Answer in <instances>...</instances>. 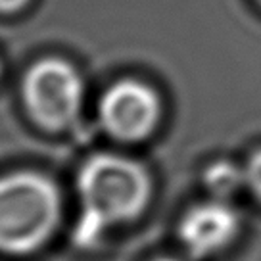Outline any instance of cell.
Instances as JSON below:
<instances>
[{"label": "cell", "instance_id": "obj_1", "mask_svg": "<svg viewBox=\"0 0 261 261\" xmlns=\"http://www.w3.org/2000/svg\"><path fill=\"white\" fill-rule=\"evenodd\" d=\"M150 177L140 163L114 154H98L79 173L81 221L79 246H92L112 225L135 219L150 198Z\"/></svg>", "mask_w": 261, "mask_h": 261}, {"label": "cell", "instance_id": "obj_2", "mask_svg": "<svg viewBox=\"0 0 261 261\" xmlns=\"http://www.w3.org/2000/svg\"><path fill=\"white\" fill-rule=\"evenodd\" d=\"M60 217L56 187L39 173L0 179V250L27 253L52 234Z\"/></svg>", "mask_w": 261, "mask_h": 261}, {"label": "cell", "instance_id": "obj_3", "mask_svg": "<svg viewBox=\"0 0 261 261\" xmlns=\"http://www.w3.org/2000/svg\"><path fill=\"white\" fill-rule=\"evenodd\" d=\"M25 102L31 115L48 129H62L79 115L83 83L69 64L42 60L33 65L23 83Z\"/></svg>", "mask_w": 261, "mask_h": 261}, {"label": "cell", "instance_id": "obj_4", "mask_svg": "<svg viewBox=\"0 0 261 261\" xmlns=\"http://www.w3.org/2000/svg\"><path fill=\"white\" fill-rule=\"evenodd\" d=\"M102 123L121 140H140L154 130L160 100L144 83L125 79L115 83L100 102Z\"/></svg>", "mask_w": 261, "mask_h": 261}, {"label": "cell", "instance_id": "obj_5", "mask_svg": "<svg viewBox=\"0 0 261 261\" xmlns=\"http://www.w3.org/2000/svg\"><path fill=\"white\" fill-rule=\"evenodd\" d=\"M238 228V213L217 200L192 207L180 223L179 237L190 255L207 257L225 250L237 237Z\"/></svg>", "mask_w": 261, "mask_h": 261}, {"label": "cell", "instance_id": "obj_6", "mask_svg": "<svg viewBox=\"0 0 261 261\" xmlns=\"http://www.w3.org/2000/svg\"><path fill=\"white\" fill-rule=\"evenodd\" d=\"M244 182V169H238L237 165L230 162L213 163V165H210V169L205 171V187L210 188V192L217 196V200L234 194Z\"/></svg>", "mask_w": 261, "mask_h": 261}, {"label": "cell", "instance_id": "obj_7", "mask_svg": "<svg viewBox=\"0 0 261 261\" xmlns=\"http://www.w3.org/2000/svg\"><path fill=\"white\" fill-rule=\"evenodd\" d=\"M246 185L250 187L253 194L261 200V150L250 158V162L246 165Z\"/></svg>", "mask_w": 261, "mask_h": 261}, {"label": "cell", "instance_id": "obj_8", "mask_svg": "<svg viewBox=\"0 0 261 261\" xmlns=\"http://www.w3.org/2000/svg\"><path fill=\"white\" fill-rule=\"evenodd\" d=\"M27 0H0V10L4 12H12V10H17L19 6H23Z\"/></svg>", "mask_w": 261, "mask_h": 261}, {"label": "cell", "instance_id": "obj_9", "mask_svg": "<svg viewBox=\"0 0 261 261\" xmlns=\"http://www.w3.org/2000/svg\"><path fill=\"white\" fill-rule=\"evenodd\" d=\"M158 261H177V259H158Z\"/></svg>", "mask_w": 261, "mask_h": 261}]
</instances>
